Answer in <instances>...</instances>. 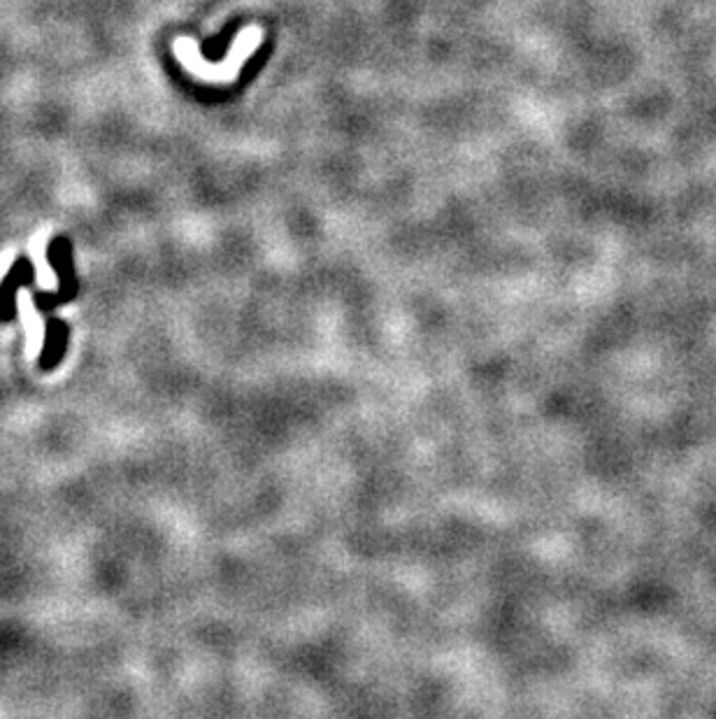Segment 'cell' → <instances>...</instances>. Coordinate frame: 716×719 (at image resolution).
Masks as SVG:
<instances>
[{
  "label": "cell",
  "instance_id": "cell-4",
  "mask_svg": "<svg viewBox=\"0 0 716 719\" xmlns=\"http://www.w3.org/2000/svg\"><path fill=\"white\" fill-rule=\"evenodd\" d=\"M68 340H71V329L68 324L59 317H49L44 326V342H42V352L38 358L40 370H54L61 362L65 352H68Z\"/></svg>",
  "mask_w": 716,
  "mask_h": 719
},
{
  "label": "cell",
  "instance_id": "cell-3",
  "mask_svg": "<svg viewBox=\"0 0 716 719\" xmlns=\"http://www.w3.org/2000/svg\"><path fill=\"white\" fill-rule=\"evenodd\" d=\"M33 280H36V268L26 256H20L0 282V324L16 319V297H20V289L30 287Z\"/></svg>",
  "mask_w": 716,
  "mask_h": 719
},
{
  "label": "cell",
  "instance_id": "cell-2",
  "mask_svg": "<svg viewBox=\"0 0 716 719\" xmlns=\"http://www.w3.org/2000/svg\"><path fill=\"white\" fill-rule=\"evenodd\" d=\"M47 258L52 264L56 277H59V287H56V299L61 305L71 303L77 299L79 293V282L75 275V258H73V244L65 236L54 238L49 242Z\"/></svg>",
  "mask_w": 716,
  "mask_h": 719
},
{
  "label": "cell",
  "instance_id": "cell-5",
  "mask_svg": "<svg viewBox=\"0 0 716 719\" xmlns=\"http://www.w3.org/2000/svg\"><path fill=\"white\" fill-rule=\"evenodd\" d=\"M33 303H36L38 313H42V315H52L54 310L61 305L56 299V291H36L33 293Z\"/></svg>",
  "mask_w": 716,
  "mask_h": 719
},
{
  "label": "cell",
  "instance_id": "cell-1",
  "mask_svg": "<svg viewBox=\"0 0 716 719\" xmlns=\"http://www.w3.org/2000/svg\"><path fill=\"white\" fill-rule=\"evenodd\" d=\"M264 40V30L260 26H247L242 28L240 36L233 42V49L228 52V56L221 63H207L201 54H199V42L191 40V38H179L175 42V54L179 56V61L184 63V68L191 71L195 77H201L205 81H217V85H231V81L238 79L242 63L247 61L256 49Z\"/></svg>",
  "mask_w": 716,
  "mask_h": 719
}]
</instances>
